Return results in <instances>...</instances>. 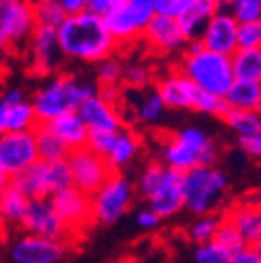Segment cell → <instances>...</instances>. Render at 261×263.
Listing matches in <instances>:
<instances>
[{"label": "cell", "instance_id": "1", "mask_svg": "<svg viewBox=\"0 0 261 263\" xmlns=\"http://www.w3.org/2000/svg\"><path fill=\"white\" fill-rule=\"evenodd\" d=\"M59 44L63 57L80 63H103L113 57L117 42L105 25V19L94 13H82L67 17L65 25L59 29Z\"/></svg>", "mask_w": 261, "mask_h": 263}, {"label": "cell", "instance_id": "2", "mask_svg": "<svg viewBox=\"0 0 261 263\" xmlns=\"http://www.w3.org/2000/svg\"><path fill=\"white\" fill-rule=\"evenodd\" d=\"M99 92L101 88L94 82H86L69 73H57L31 94V105L36 109L40 123H50L67 113L80 111L88 98Z\"/></svg>", "mask_w": 261, "mask_h": 263}, {"label": "cell", "instance_id": "3", "mask_svg": "<svg viewBox=\"0 0 261 263\" xmlns=\"http://www.w3.org/2000/svg\"><path fill=\"white\" fill-rule=\"evenodd\" d=\"M161 163L167 167L188 174L197 167H217L221 146L209 136L201 127H182L161 142Z\"/></svg>", "mask_w": 261, "mask_h": 263}, {"label": "cell", "instance_id": "4", "mask_svg": "<svg viewBox=\"0 0 261 263\" xmlns=\"http://www.w3.org/2000/svg\"><path fill=\"white\" fill-rule=\"evenodd\" d=\"M176 69L182 71L197 88L217 98H226L236 82L232 57L207 50L203 42H190L184 54H180Z\"/></svg>", "mask_w": 261, "mask_h": 263}, {"label": "cell", "instance_id": "5", "mask_svg": "<svg viewBox=\"0 0 261 263\" xmlns=\"http://www.w3.org/2000/svg\"><path fill=\"white\" fill-rule=\"evenodd\" d=\"M136 190L161 219L176 217L186 209L184 199V174L167 167L161 161H151L142 170Z\"/></svg>", "mask_w": 261, "mask_h": 263}, {"label": "cell", "instance_id": "6", "mask_svg": "<svg viewBox=\"0 0 261 263\" xmlns=\"http://www.w3.org/2000/svg\"><path fill=\"white\" fill-rule=\"evenodd\" d=\"M228 188L230 180L219 167H197L184 174L186 211L194 213V217L219 213L228 201Z\"/></svg>", "mask_w": 261, "mask_h": 263}, {"label": "cell", "instance_id": "7", "mask_svg": "<svg viewBox=\"0 0 261 263\" xmlns=\"http://www.w3.org/2000/svg\"><path fill=\"white\" fill-rule=\"evenodd\" d=\"M155 17V0H115V7L103 19L117 46H123L144 38Z\"/></svg>", "mask_w": 261, "mask_h": 263}, {"label": "cell", "instance_id": "8", "mask_svg": "<svg viewBox=\"0 0 261 263\" xmlns=\"http://www.w3.org/2000/svg\"><path fill=\"white\" fill-rule=\"evenodd\" d=\"M15 188H19L29 201H40V199H52V196L65 188L73 186V176L67 161H57L46 163L38 161L23 174L15 176L11 180Z\"/></svg>", "mask_w": 261, "mask_h": 263}, {"label": "cell", "instance_id": "9", "mask_svg": "<svg viewBox=\"0 0 261 263\" xmlns=\"http://www.w3.org/2000/svg\"><path fill=\"white\" fill-rule=\"evenodd\" d=\"M36 29L38 23L34 15V3H27V0H3L0 3V42L5 50H27Z\"/></svg>", "mask_w": 261, "mask_h": 263}, {"label": "cell", "instance_id": "10", "mask_svg": "<svg viewBox=\"0 0 261 263\" xmlns=\"http://www.w3.org/2000/svg\"><path fill=\"white\" fill-rule=\"evenodd\" d=\"M136 186L132 184L127 176L123 174H113L109 182L92 196V211H94V221L111 226L119 217H123L129 207L134 205L136 196Z\"/></svg>", "mask_w": 261, "mask_h": 263}, {"label": "cell", "instance_id": "11", "mask_svg": "<svg viewBox=\"0 0 261 263\" xmlns=\"http://www.w3.org/2000/svg\"><path fill=\"white\" fill-rule=\"evenodd\" d=\"M40 161L36 132L25 134H3L0 136V174L3 186L11 184V180Z\"/></svg>", "mask_w": 261, "mask_h": 263}, {"label": "cell", "instance_id": "12", "mask_svg": "<svg viewBox=\"0 0 261 263\" xmlns=\"http://www.w3.org/2000/svg\"><path fill=\"white\" fill-rule=\"evenodd\" d=\"M67 163L71 167L73 186L78 190H82L84 194H88V196H94L109 182V178L115 174L109 165V161L101 155H96L94 151H90L88 146L80 148V151H73L69 155Z\"/></svg>", "mask_w": 261, "mask_h": 263}, {"label": "cell", "instance_id": "13", "mask_svg": "<svg viewBox=\"0 0 261 263\" xmlns=\"http://www.w3.org/2000/svg\"><path fill=\"white\" fill-rule=\"evenodd\" d=\"M65 253H67L65 240H50L25 232L17 236L9 249L13 263H61Z\"/></svg>", "mask_w": 261, "mask_h": 263}, {"label": "cell", "instance_id": "14", "mask_svg": "<svg viewBox=\"0 0 261 263\" xmlns=\"http://www.w3.org/2000/svg\"><path fill=\"white\" fill-rule=\"evenodd\" d=\"M52 205L65 223L69 234L82 232L90 223H94V211H92V196L84 194L76 186L65 188L52 196Z\"/></svg>", "mask_w": 261, "mask_h": 263}, {"label": "cell", "instance_id": "15", "mask_svg": "<svg viewBox=\"0 0 261 263\" xmlns=\"http://www.w3.org/2000/svg\"><path fill=\"white\" fill-rule=\"evenodd\" d=\"M155 90L163 98L165 107L172 109V111H197L199 96L203 92L201 88H197L178 69H172L167 73H163L157 80Z\"/></svg>", "mask_w": 261, "mask_h": 263}, {"label": "cell", "instance_id": "16", "mask_svg": "<svg viewBox=\"0 0 261 263\" xmlns=\"http://www.w3.org/2000/svg\"><path fill=\"white\" fill-rule=\"evenodd\" d=\"M27 54H29L31 71H34L36 76H42L46 80L57 76L59 63L63 59L61 44H59V31L38 27L34 38H31V42H29Z\"/></svg>", "mask_w": 261, "mask_h": 263}, {"label": "cell", "instance_id": "17", "mask_svg": "<svg viewBox=\"0 0 261 263\" xmlns=\"http://www.w3.org/2000/svg\"><path fill=\"white\" fill-rule=\"evenodd\" d=\"M238 29H240V23L228 11L226 3H219V13L207 25L201 42L207 50H213L226 57H234V52L238 50Z\"/></svg>", "mask_w": 261, "mask_h": 263}, {"label": "cell", "instance_id": "18", "mask_svg": "<svg viewBox=\"0 0 261 263\" xmlns=\"http://www.w3.org/2000/svg\"><path fill=\"white\" fill-rule=\"evenodd\" d=\"M21 230L25 234H34V236H42V238H50V240H65L69 236L67 228L61 221L50 199L31 201L27 215L21 223Z\"/></svg>", "mask_w": 261, "mask_h": 263}, {"label": "cell", "instance_id": "19", "mask_svg": "<svg viewBox=\"0 0 261 263\" xmlns=\"http://www.w3.org/2000/svg\"><path fill=\"white\" fill-rule=\"evenodd\" d=\"M148 48L161 57H170V54H184V50L188 48V40L184 36V31L180 27V23L176 19H170V17H161L157 15L148 29H146V34L142 38Z\"/></svg>", "mask_w": 261, "mask_h": 263}, {"label": "cell", "instance_id": "20", "mask_svg": "<svg viewBox=\"0 0 261 263\" xmlns=\"http://www.w3.org/2000/svg\"><path fill=\"white\" fill-rule=\"evenodd\" d=\"M78 113L90 129H105V132H115V134L125 129V121L121 115L123 111L119 109V105L105 101L101 96V92L92 98H88V101L80 107Z\"/></svg>", "mask_w": 261, "mask_h": 263}, {"label": "cell", "instance_id": "21", "mask_svg": "<svg viewBox=\"0 0 261 263\" xmlns=\"http://www.w3.org/2000/svg\"><path fill=\"white\" fill-rule=\"evenodd\" d=\"M221 215L238 230L249 245H253L257 240V236L261 234V209L253 203L249 194L245 199L230 203Z\"/></svg>", "mask_w": 261, "mask_h": 263}, {"label": "cell", "instance_id": "22", "mask_svg": "<svg viewBox=\"0 0 261 263\" xmlns=\"http://www.w3.org/2000/svg\"><path fill=\"white\" fill-rule=\"evenodd\" d=\"M219 13V3L217 0H192L188 11L178 19L184 36L188 42H201L207 25L211 19Z\"/></svg>", "mask_w": 261, "mask_h": 263}, {"label": "cell", "instance_id": "23", "mask_svg": "<svg viewBox=\"0 0 261 263\" xmlns=\"http://www.w3.org/2000/svg\"><path fill=\"white\" fill-rule=\"evenodd\" d=\"M54 134L67 144V148L73 153V151H80V148H86L88 146V138H90V127L84 123V119L80 117V113H67L63 115L50 123H46Z\"/></svg>", "mask_w": 261, "mask_h": 263}, {"label": "cell", "instance_id": "24", "mask_svg": "<svg viewBox=\"0 0 261 263\" xmlns=\"http://www.w3.org/2000/svg\"><path fill=\"white\" fill-rule=\"evenodd\" d=\"M40 119L31 101H25L17 107L0 109V132L3 134H25V132H36Z\"/></svg>", "mask_w": 261, "mask_h": 263}, {"label": "cell", "instance_id": "25", "mask_svg": "<svg viewBox=\"0 0 261 263\" xmlns=\"http://www.w3.org/2000/svg\"><path fill=\"white\" fill-rule=\"evenodd\" d=\"M142 151V138L136 134L134 129H121L117 134V142H115V148L113 153L109 155V165L115 174H121L123 167H127L129 163H134V159L140 155Z\"/></svg>", "mask_w": 261, "mask_h": 263}, {"label": "cell", "instance_id": "26", "mask_svg": "<svg viewBox=\"0 0 261 263\" xmlns=\"http://www.w3.org/2000/svg\"><path fill=\"white\" fill-rule=\"evenodd\" d=\"M31 201L27 196L15 188L13 184L3 186V194H0V213H3V221L9 226H21Z\"/></svg>", "mask_w": 261, "mask_h": 263}, {"label": "cell", "instance_id": "27", "mask_svg": "<svg viewBox=\"0 0 261 263\" xmlns=\"http://www.w3.org/2000/svg\"><path fill=\"white\" fill-rule=\"evenodd\" d=\"M223 223V215L221 213H211V215H199L194 217L186 230H184V236L197 247L203 245H211L215 242V236L219 232V228Z\"/></svg>", "mask_w": 261, "mask_h": 263}, {"label": "cell", "instance_id": "28", "mask_svg": "<svg viewBox=\"0 0 261 263\" xmlns=\"http://www.w3.org/2000/svg\"><path fill=\"white\" fill-rule=\"evenodd\" d=\"M36 142H38L40 161H46V163L67 161L69 155H71V151L67 148V144H65L46 123H40L38 125V129H36Z\"/></svg>", "mask_w": 261, "mask_h": 263}, {"label": "cell", "instance_id": "29", "mask_svg": "<svg viewBox=\"0 0 261 263\" xmlns=\"http://www.w3.org/2000/svg\"><path fill=\"white\" fill-rule=\"evenodd\" d=\"M226 103L236 111H259L261 105V84L259 82H234L232 90L228 92Z\"/></svg>", "mask_w": 261, "mask_h": 263}, {"label": "cell", "instance_id": "30", "mask_svg": "<svg viewBox=\"0 0 261 263\" xmlns=\"http://www.w3.org/2000/svg\"><path fill=\"white\" fill-rule=\"evenodd\" d=\"M165 103L163 98L159 96V92L155 88L151 90H144V92H138V98L134 103V117L140 121V123H146V125H153V123H159L165 115Z\"/></svg>", "mask_w": 261, "mask_h": 263}, {"label": "cell", "instance_id": "31", "mask_svg": "<svg viewBox=\"0 0 261 263\" xmlns=\"http://www.w3.org/2000/svg\"><path fill=\"white\" fill-rule=\"evenodd\" d=\"M223 123L232 129L236 138H249L261 134V113L259 111H236L230 109L223 115Z\"/></svg>", "mask_w": 261, "mask_h": 263}, {"label": "cell", "instance_id": "32", "mask_svg": "<svg viewBox=\"0 0 261 263\" xmlns=\"http://www.w3.org/2000/svg\"><path fill=\"white\" fill-rule=\"evenodd\" d=\"M232 67L238 82L261 84V50H236L232 57Z\"/></svg>", "mask_w": 261, "mask_h": 263}, {"label": "cell", "instance_id": "33", "mask_svg": "<svg viewBox=\"0 0 261 263\" xmlns=\"http://www.w3.org/2000/svg\"><path fill=\"white\" fill-rule=\"evenodd\" d=\"M34 15L38 27H46L54 31H59L67 21V13L63 11L61 0H38V3H34Z\"/></svg>", "mask_w": 261, "mask_h": 263}, {"label": "cell", "instance_id": "34", "mask_svg": "<svg viewBox=\"0 0 261 263\" xmlns=\"http://www.w3.org/2000/svg\"><path fill=\"white\" fill-rule=\"evenodd\" d=\"M125 65L113 54L96 65V84L99 88H119L123 84Z\"/></svg>", "mask_w": 261, "mask_h": 263}, {"label": "cell", "instance_id": "35", "mask_svg": "<svg viewBox=\"0 0 261 263\" xmlns=\"http://www.w3.org/2000/svg\"><path fill=\"white\" fill-rule=\"evenodd\" d=\"M153 82H155V76L146 65H142V63H127L125 65V73H123V86L125 88L136 90V92H144V90H151Z\"/></svg>", "mask_w": 261, "mask_h": 263}, {"label": "cell", "instance_id": "36", "mask_svg": "<svg viewBox=\"0 0 261 263\" xmlns=\"http://www.w3.org/2000/svg\"><path fill=\"white\" fill-rule=\"evenodd\" d=\"M215 242L223 249V251H228L232 257L234 255H238V253H243L245 249H249L251 245L243 238V234L238 232V230L228 221L226 217H223V223H221V228H219V232H217V236H215Z\"/></svg>", "mask_w": 261, "mask_h": 263}, {"label": "cell", "instance_id": "37", "mask_svg": "<svg viewBox=\"0 0 261 263\" xmlns=\"http://www.w3.org/2000/svg\"><path fill=\"white\" fill-rule=\"evenodd\" d=\"M226 7L240 25L261 21V0H232Z\"/></svg>", "mask_w": 261, "mask_h": 263}, {"label": "cell", "instance_id": "38", "mask_svg": "<svg viewBox=\"0 0 261 263\" xmlns=\"http://www.w3.org/2000/svg\"><path fill=\"white\" fill-rule=\"evenodd\" d=\"M117 142V134L115 132H105V129H90V138H88V148L94 151L96 155H101L105 159H109V155L113 153Z\"/></svg>", "mask_w": 261, "mask_h": 263}, {"label": "cell", "instance_id": "39", "mask_svg": "<svg viewBox=\"0 0 261 263\" xmlns=\"http://www.w3.org/2000/svg\"><path fill=\"white\" fill-rule=\"evenodd\" d=\"M238 50H261V21L240 25Z\"/></svg>", "mask_w": 261, "mask_h": 263}, {"label": "cell", "instance_id": "40", "mask_svg": "<svg viewBox=\"0 0 261 263\" xmlns=\"http://www.w3.org/2000/svg\"><path fill=\"white\" fill-rule=\"evenodd\" d=\"M194 263H232V255L223 251L217 242L197 247L194 251Z\"/></svg>", "mask_w": 261, "mask_h": 263}, {"label": "cell", "instance_id": "41", "mask_svg": "<svg viewBox=\"0 0 261 263\" xmlns=\"http://www.w3.org/2000/svg\"><path fill=\"white\" fill-rule=\"evenodd\" d=\"M192 0H155V13L161 17H170V19H180Z\"/></svg>", "mask_w": 261, "mask_h": 263}, {"label": "cell", "instance_id": "42", "mask_svg": "<svg viewBox=\"0 0 261 263\" xmlns=\"http://www.w3.org/2000/svg\"><path fill=\"white\" fill-rule=\"evenodd\" d=\"M136 223L140 230H146V232H151V230H157L159 223H161V217L151 209V207H142L136 211Z\"/></svg>", "mask_w": 261, "mask_h": 263}, {"label": "cell", "instance_id": "43", "mask_svg": "<svg viewBox=\"0 0 261 263\" xmlns=\"http://www.w3.org/2000/svg\"><path fill=\"white\" fill-rule=\"evenodd\" d=\"M238 148L245 155H249L251 159L261 161V134H255L249 138H238Z\"/></svg>", "mask_w": 261, "mask_h": 263}, {"label": "cell", "instance_id": "44", "mask_svg": "<svg viewBox=\"0 0 261 263\" xmlns=\"http://www.w3.org/2000/svg\"><path fill=\"white\" fill-rule=\"evenodd\" d=\"M25 103V92L21 88H7L3 92V98H0V109H9V107H17Z\"/></svg>", "mask_w": 261, "mask_h": 263}, {"label": "cell", "instance_id": "45", "mask_svg": "<svg viewBox=\"0 0 261 263\" xmlns=\"http://www.w3.org/2000/svg\"><path fill=\"white\" fill-rule=\"evenodd\" d=\"M61 5L67 17H76L88 11V0H61Z\"/></svg>", "mask_w": 261, "mask_h": 263}, {"label": "cell", "instance_id": "46", "mask_svg": "<svg viewBox=\"0 0 261 263\" xmlns=\"http://www.w3.org/2000/svg\"><path fill=\"white\" fill-rule=\"evenodd\" d=\"M113 7H115V0H88V13H94L99 17L109 15Z\"/></svg>", "mask_w": 261, "mask_h": 263}, {"label": "cell", "instance_id": "47", "mask_svg": "<svg viewBox=\"0 0 261 263\" xmlns=\"http://www.w3.org/2000/svg\"><path fill=\"white\" fill-rule=\"evenodd\" d=\"M232 263H261V255H259L253 247H249V249H245L243 253L234 255V257H232Z\"/></svg>", "mask_w": 261, "mask_h": 263}, {"label": "cell", "instance_id": "48", "mask_svg": "<svg viewBox=\"0 0 261 263\" xmlns=\"http://www.w3.org/2000/svg\"><path fill=\"white\" fill-rule=\"evenodd\" d=\"M249 196L253 199V203H255V205H257V207L261 209V186H259V188H255V190H253V192H251Z\"/></svg>", "mask_w": 261, "mask_h": 263}, {"label": "cell", "instance_id": "49", "mask_svg": "<svg viewBox=\"0 0 261 263\" xmlns=\"http://www.w3.org/2000/svg\"><path fill=\"white\" fill-rule=\"evenodd\" d=\"M251 247H253V249H255V251H257V253H259V255H261V234H259V236H257V240H255V242H253V245H251Z\"/></svg>", "mask_w": 261, "mask_h": 263}]
</instances>
